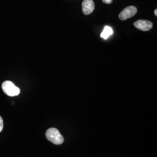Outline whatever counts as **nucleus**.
I'll return each mask as SVG.
<instances>
[{
  "instance_id": "nucleus-1",
  "label": "nucleus",
  "mask_w": 157,
  "mask_h": 157,
  "mask_svg": "<svg viewBox=\"0 0 157 157\" xmlns=\"http://www.w3.org/2000/svg\"><path fill=\"white\" fill-rule=\"evenodd\" d=\"M46 137L48 140L54 144L59 145L63 143L64 139L58 129L52 128L46 132Z\"/></svg>"
},
{
  "instance_id": "nucleus-2",
  "label": "nucleus",
  "mask_w": 157,
  "mask_h": 157,
  "mask_svg": "<svg viewBox=\"0 0 157 157\" xmlns=\"http://www.w3.org/2000/svg\"><path fill=\"white\" fill-rule=\"evenodd\" d=\"M2 89L6 95L10 97L17 96L20 94L21 90L11 81L6 80L2 84Z\"/></svg>"
},
{
  "instance_id": "nucleus-3",
  "label": "nucleus",
  "mask_w": 157,
  "mask_h": 157,
  "mask_svg": "<svg viewBox=\"0 0 157 157\" xmlns=\"http://www.w3.org/2000/svg\"><path fill=\"white\" fill-rule=\"evenodd\" d=\"M137 12V9L135 6H129L125 8L119 15V18L121 21H125L134 17Z\"/></svg>"
},
{
  "instance_id": "nucleus-4",
  "label": "nucleus",
  "mask_w": 157,
  "mask_h": 157,
  "mask_svg": "<svg viewBox=\"0 0 157 157\" xmlns=\"http://www.w3.org/2000/svg\"><path fill=\"white\" fill-rule=\"evenodd\" d=\"M135 27L142 31H148L152 28L153 24L151 22L147 20H138L134 23Z\"/></svg>"
},
{
  "instance_id": "nucleus-5",
  "label": "nucleus",
  "mask_w": 157,
  "mask_h": 157,
  "mask_svg": "<svg viewBox=\"0 0 157 157\" xmlns=\"http://www.w3.org/2000/svg\"><path fill=\"white\" fill-rule=\"evenodd\" d=\"M82 6L83 12L86 15L91 14L95 8V4L93 0H84Z\"/></svg>"
},
{
  "instance_id": "nucleus-6",
  "label": "nucleus",
  "mask_w": 157,
  "mask_h": 157,
  "mask_svg": "<svg viewBox=\"0 0 157 157\" xmlns=\"http://www.w3.org/2000/svg\"><path fill=\"white\" fill-rule=\"evenodd\" d=\"M113 33L112 29L108 26H106L102 32L101 34V37L104 39H107L109 36H111Z\"/></svg>"
},
{
  "instance_id": "nucleus-7",
  "label": "nucleus",
  "mask_w": 157,
  "mask_h": 157,
  "mask_svg": "<svg viewBox=\"0 0 157 157\" xmlns=\"http://www.w3.org/2000/svg\"><path fill=\"white\" fill-rule=\"evenodd\" d=\"M4 126V122H3V119L2 117L0 116V132L2 130Z\"/></svg>"
},
{
  "instance_id": "nucleus-8",
  "label": "nucleus",
  "mask_w": 157,
  "mask_h": 157,
  "mask_svg": "<svg viewBox=\"0 0 157 157\" xmlns=\"http://www.w3.org/2000/svg\"><path fill=\"white\" fill-rule=\"evenodd\" d=\"M102 2L107 4H110L112 2V0H102Z\"/></svg>"
},
{
  "instance_id": "nucleus-9",
  "label": "nucleus",
  "mask_w": 157,
  "mask_h": 157,
  "mask_svg": "<svg viewBox=\"0 0 157 157\" xmlns=\"http://www.w3.org/2000/svg\"><path fill=\"white\" fill-rule=\"evenodd\" d=\"M154 14H155V16H157V10H155V11H154Z\"/></svg>"
}]
</instances>
